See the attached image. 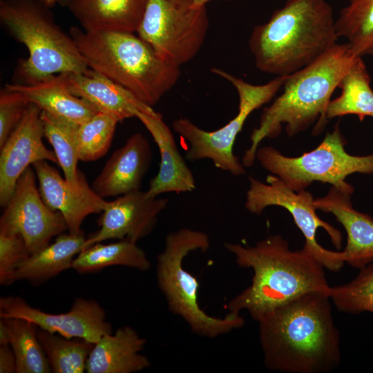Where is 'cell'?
I'll list each match as a JSON object with an SVG mask.
<instances>
[{
  "instance_id": "obj_1",
  "label": "cell",
  "mask_w": 373,
  "mask_h": 373,
  "mask_svg": "<svg viewBox=\"0 0 373 373\" xmlns=\"http://www.w3.org/2000/svg\"><path fill=\"white\" fill-rule=\"evenodd\" d=\"M265 366L284 373H325L341 363L329 294H304L255 321Z\"/></svg>"
},
{
  "instance_id": "obj_2",
  "label": "cell",
  "mask_w": 373,
  "mask_h": 373,
  "mask_svg": "<svg viewBox=\"0 0 373 373\" xmlns=\"http://www.w3.org/2000/svg\"><path fill=\"white\" fill-rule=\"evenodd\" d=\"M238 266L254 271L251 285L227 304L229 312L247 310L256 321L264 312L304 294H329L324 266L306 249L292 251L280 236H269L254 246L225 242Z\"/></svg>"
},
{
  "instance_id": "obj_3",
  "label": "cell",
  "mask_w": 373,
  "mask_h": 373,
  "mask_svg": "<svg viewBox=\"0 0 373 373\" xmlns=\"http://www.w3.org/2000/svg\"><path fill=\"white\" fill-rule=\"evenodd\" d=\"M333 9L326 0H287L249 40L256 68L287 76L314 62L337 44Z\"/></svg>"
},
{
  "instance_id": "obj_4",
  "label": "cell",
  "mask_w": 373,
  "mask_h": 373,
  "mask_svg": "<svg viewBox=\"0 0 373 373\" xmlns=\"http://www.w3.org/2000/svg\"><path fill=\"white\" fill-rule=\"evenodd\" d=\"M357 57L347 43L336 44L312 64L286 76L282 94L263 110L259 126L251 133L242 164L252 166L260 142L277 137L283 124L291 137L317 121L314 131L321 133L331 96Z\"/></svg>"
},
{
  "instance_id": "obj_5",
  "label": "cell",
  "mask_w": 373,
  "mask_h": 373,
  "mask_svg": "<svg viewBox=\"0 0 373 373\" xmlns=\"http://www.w3.org/2000/svg\"><path fill=\"white\" fill-rule=\"evenodd\" d=\"M69 35L87 66L153 106L178 82L180 67L160 55L134 33L88 31Z\"/></svg>"
},
{
  "instance_id": "obj_6",
  "label": "cell",
  "mask_w": 373,
  "mask_h": 373,
  "mask_svg": "<svg viewBox=\"0 0 373 373\" xmlns=\"http://www.w3.org/2000/svg\"><path fill=\"white\" fill-rule=\"evenodd\" d=\"M48 6L39 0H1L0 21L29 56L21 60L16 76L30 84L64 73L89 70L76 44L55 22Z\"/></svg>"
},
{
  "instance_id": "obj_7",
  "label": "cell",
  "mask_w": 373,
  "mask_h": 373,
  "mask_svg": "<svg viewBox=\"0 0 373 373\" xmlns=\"http://www.w3.org/2000/svg\"><path fill=\"white\" fill-rule=\"evenodd\" d=\"M209 247V238L203 231L181 228L170 232L157 256L156 278L169 311L181 317L194 334L213 338L242 327L245 320L232 312L224 318L211 316L199 305L198 281L184 268L183 260L190 252Z\"/></svg>"
},
{
  "instance_id": "obj_8",
  "label": "cell",
  "mask_w": 373,
  "mask_h": 373,
  "mask_svg": "<svg viewBox=\"0 0 373 373\" xmlns=\"http://www.w3.org/2000/svg\"><path fill=\"white\" fill-rule=\"evenodd\" d=\"M345 144L336 125L315 149L300 156H285L272 146H264L258 149L256 159L296 192L305 190L313 182H321L353 194L354 187L345 178L354 173H373V153L352 155L345 151Z\"/></svg>"
},
{
  "instance_id": "obj_9",
  "label": "cell",
  "mask_w": 373,
  "mask_h": 373,
  "mask_svg": "<svg viewBox=\"0 0 373 373\" xmlns=\"http://www.w3.org/2000/svg\"><path fill=\"white\" fill-rule=\"evenodd\" d=\"M211 71L227 79L236 89L239 97L237 115L213 131L203 130L187 118L175 119L172 128L188 142V160L209 159L217 168L240 176L245 173V170L233 151L236 138L249 115L268 103L283 87L286 76H277L265 84L254 85L220 68H212Z\"/></svg>"
},
{
  "instance_id": "obj_10",
  "label": "cell",
  "mask_w": 373,
  "mask_h": 373,
  "mask_svg": "<svg viewBox=\"0 0 373 373\" xmlns=\"http://www.w3.org/2000/svg\"><path fill=\"white\" fill-rule=\"evenodd\" d=\"M209 28L206 6L193 0H148L137 35L178 66L192 60Z\"/></svg>"
},
{
  "instance_id": "obj_11",
  "label": "cell",
  "mask_w": 373,
  "mask_h": 373,
  "mask_svg": "<svg viewBox=\"0 0 373 373\" xmlns=\"http://www.w3.org/2000/svg\"><path fill=\"white\" fill-rule=\"evenodd\" d=\"M249 179L250 185L245 203L247 210L260 215L269 206L285 208L292 216L294 222L305 238L303 247L325 268L332 271L341 269L345 263L341 251H333L321 247L316 240V233L318 228H323L338 249L341 246V234L338 229L317 216L314 199L309 192L305 190L296 192L274 175H269L267 178V183L253 177Z\"/></svg>"
},
{
  "instance_id": "obj_12",
  "label": "cell",
  "mask_w": 373,
  "mask_h": 373,
  "mask_svg": "<svg viewBox=\"0 0 373 373\" xmlns=\"http://www.w3.org/2000/svg\"><path fill=\"white\" fill-rule=\"evenodd\" d=\"M36 177L30 166L25 170L0 218V233L21 236L30 254L68 230L63 215L50 209L41 198Z\"/></svg>"
},
{
  "instance_id": "obj_13",
  "label": "cell",
  "mask_w": 373,
  "mask_h": 373,
  "mask_svg": "<svg viewBox=\"0 0 373 373\" xmlns=\"http://www.w3.org/2000/svg\"><path fill=\"white\" fill-rule=\"evenodd\" d=\"M0 318H23L48 332L93 343L112 333L102 307L95 300L84 298H75L66 313L50 314L30 306L19 296H3L0 298Z\"/></svg>"
},
{
  "instance_id": "obj_14",
  "label": "cell",
  "mask_w": 373,
  "mask_h": 373,
  "mask_svg": "<svg viewBox=\"0 0 373 373\" xmlns=\"http://www.w3.org/2000/svg\"><path fill=\"white\" fill-rule=\"evenodd\" d=\"M41 109L30 103L21 121L0 146V204L5 207L18 179L25 170L40 160L58 164L54 151L46 148Z\"/></svg>"
},
{
  "instance_id": "obj_15",
  "label": "cell",
  "mask_w": 373,
  "mask_h": 373,
  "mask_svg": "<svg viewBox=\"0 0 373 373\" xmlns=\"http://www.w3.org/2000/svg\"><path fill=\"white\" fill-rule=\"evenodd\" d=\"M168 202L166 198H149L140 190L108 201L99 220V230L86 238L84 249L110 239L137 243L153 231Z\"/></svg>"
},
{
  "instance_id": "obj_16",
  "label": "cell",
  "mask_w": 373,
  "mask_h": 373,
  "mask_svg": "<svg viewBox=\"0 0 373 373\" xmlns=\"http://www.w3.org/2000/svg\"><path fill=\"white\" fill-rule=\"evenodd\" d=\"M32 165L41 198L50 209L63 215L69 233L82 231L81 227L84 219L90 214L102 213L106 207L108 201L94 191L81 171L79 170V182L72 184L46 160Z\"/></svg>"
},
{
  "instance_id": "obj_17",
  "label": "cell",
  "mask_w": 373,
  "mask_h": 373,
  "mask_svg": "<svg viewBox=\"0 0 373 373\" xmlns=\"http://www.w3.org/2000/svg\"><path fill=\"white\" fill-rule=\"evenodd\" d=\"M151 160L148 140L141 133H135L112 153L91 187L104 199L139 191Z\"/></svg>"
},
{
  "instance_id": "obj_18",
  "label": "cell",
  "mask_w": 373,
  "mask_h": 373,
  "mask_svg": "<svg viewBox=\"0 0 373 373\" xmlns=\"http://www.w3.org/2000/svg\"><path fill=\"white\" fill-rule=\"evenodd\" d=\"M55 76L70 93L119 122L136 117L140 112L155 111L122 86L91 69L86 73H64Z\"/></svg>"
},
{
  "instance_id": "obj_19",
  "label": "cell",
  "mask_w": 373,
  "mask_h": 373,
  "mask_svg": "<svg viewBox=\"0 0 373 373\" xmlns=\"http://www.w3.org/2000/svg\"><path fill=\"white\" fill-rule=\"evenodd\" d=\"M352 195L332 186L325 196L314 199V206L332 213L343 225L347 233L343 259L360 269L373 262V218L353 207Z\"/></svg>"
},
{
  "instance_id": "obj_20",
  "label": "cell",
  "mask_w": 373,
  "mask_h": 373,
  "mask_svg": "<svg viewBox=\"0 0 373 373\" xmlns=\"http://www.w3.org/2000/svg\"><path fill=\"white\" fill-rule=\"evenodd\" d=\"M136 117L152 135L160 154L159 171L151 180L146 191L148 197L157 198L169 192L193 191L195 184L193 173L179 153L173 135L162 115L155 111L140 112Z\"/></svg>"
},
{
  "instance_id": "obj_21",
  "label": "cell",
  "mask_w": 373,
  "mask_h": 373,
  "mask_svg": "<svg viewBox=\"0 0 373 373\" xmlns=\"http://www.w3.org/2000/svg\"><path fill=\"white\" fill-rule=\"evenodd\" d=\"M146 341L131 326L106 334L94 345L88 356L87 373H134L151 366L140 352Z\"/></svg>"
},
{
  "instance_id": "obj_22",
  "label": "cell",
  "mask_w": 373,
  "mask_h": 373,
  "mask_svg": "<svg viewBox=\"0 0 373 373\" xmlns=\"http://www.w3.org/2000/svg\"><path fill=\"white\" fill-rule=\"evenodd\" d=\"M148 0H67L65 6L88 31L137 32Z\"/></svg>"
},
{
  "instance_id": "obj_23",
  "label": "cell",
  "mask_w": 373,
  "mask_h": 373,
  "mask_svg": "<svg viewBox=\"0 0 373 373\" xmlns=\"http://www.w3.org/2000/svg\"><path fill=\"white\" fill-rule=\"evenodd\" d=\"M86 240L83 231L59 234L55 242L30 254L19 265L15 282L25 280L39 285L71 268L74 258L84 249Z\"/></svg>"
},
{
  "instance_id": "obj_24",
  "label": "cell",
  "mask_w": 373,
  "mask_h": 373,
  "mask_svg": "<svg viewBox=\"0 0 373 373\" xmlns=\"http://www.w3.org/2000/svg\"><path fill=\"white\" fill-rule=\"evenodd\" d=\"M6 86L22 93L30 103L41 111L79 125L99 112L90 103L62 86L55 75L30 84L13 83Z\"/></svg>"
},
{
  "instance_id": "obj_25",
  "label": "cell",
  "mask_w": 373,
  "mask_h": 373,
  "mask_svg": "<svg viewBox=\"0 0 373 373\" xmlns=\"http://www.w3.org/2000/svg\"><path fill=\"white\" fill-rule=\"evenodd\" d=\"M338 87L341 93L329 101L325 113L327 119L346 115H355L360 121L373 117V90L361 57H357L350 67Z\"/></svg>"
},
{
  "instance_id": "obj_26",
  "label": "cell",
  "mask_w": 373,
  "mask_h": 373,
  "mask_svg": "<svg viewBox=\"0 0 373 373\" xmlns=\"http://www.w3.org/2000/svg\"><path fill=\"white\" fill-rule=\"evenodd\" d=\"M115 265L142 271L151 267L146 253L136 243L120 240L109 244L98 242L83 249L74 258L71 268L79 274H86Z\"/></svg>"
},
{
  "instance_id": "obj_27",
  "label": "cell",
  "mask_w": 373,
  "mask_h": 373,
  "mask_svg": "<svg viewBox=\"0 0 373 373\" xmlns=\"http://www.w3.org/2000/svg\"><path fill=\"white\" fill-rule=\"evenodd\" d=\"M16 358L17 373H49L51 369L37 336L38 326L20 318H1Z\"/></svg>"
},
{
  "instance_id": "obj_28",
  "label": "cell",
  "mask_w": 373,
  "mask_h": 373,
  "mask_svg": "<svg viewBox=\"0 0 373 373\" xmlns=\"http://www.w3.org/2000/svg\"><path fill=\"white\" fill-rule=\"evenodd\" d=\"M336 34L358 57L373 55V0H349L335 21Z\"/></svg>"
},
{
  "instance_id": "obj_29",
  "label": "cell",
  "mask_w": 373,
  "mask_h": 373,
  "mask_svg": "<svg viewBox=\"0 0 373 373\" xmlns=\"http://www.w3.org/2000/svg\"><path fill=\"white\" fill-rule=\"evenodd\" d=\"M44 135L53 147L64 178L72 184L79 182L78 129L79 125L41 111Z\"/></svg>"
},
{
  "instance_id": "obj_30",
  "label": "cell",
  "mask_w": 373,
  "mask_h": 373,
  "mask_svg": "<svg viewBox=\"0 0 373 373\" xmlns=\"http://www.w3.org/2000/svg\"><path fill=\"white\" fill-rule=\"evenodd\" d=\"M37 336L53 373H83L95 343L38 328Z\"/></svg>"
},
{
  "instance_id": "obj_31",
  "label": "cell",
  "mask_w": 373,
  "mask_h": 373,
  "mask_svg": "<svg viewBox=\"0 0 373 373\" xmlns=\"http://www.w3.org/2000/svg\"><path fill=\"white\" fill-rule=\"evenodd\" d=\"M359 270L350 283L331 287L329 297L339 311L352 314L363 312L373 314V263Z\"/></svg>"
},
{
  "instance_id": "obj_32",
  "label": "cell",
  "mask_w": 373,
  "mask_h": 373,
  "mask_svg": "<svg viewBox=\"0 0 373 373\" xmlns=\"http://www.w3.org/2000/svg\"><path fill=\"white\" fill-rule=\"evenodd\" d=\"M119 121L104 113L99 112L79 126V159L95 161L108 151Z\"/></svg>"
},
{
  "instance_id": "obj_33",
  "label": "cell",
  "mask_w": 373,
  "mask_h": 373,
  "mask_svg": "<svg viewBox=\"0 0 373 373\" xmlns=\"http://www.w3.org/2000/svg\"><path fill=\"white\" fill-rule=\"evenodd\" d=\"M30 253L19 235L0 233V284L9 285L15 282L19 265Z\"/></svg>"
},
{
  "instance_id": "obj_34",
  "label": "cell",
  "mask_w": 373,
  "mask_h": 373,
  "mask_svg": "<svg viewBox=\"0 0 373 373\" xmlns=\"http://www.w3.org/2000/svg\"><path fill=\"white\" fill-rule=\"evenodd\" d=\"M30 102L21 92L6 86L0 93V146L23 117Z\"/></svg>"
},
{
  "instance_id": "obj_35",
  "label": "cell",
  "mask_w": 373,
  "mask_h": 373,
  "mask_svg": "<svg viewBox=\"0 0 373 373\" xmlns=\"http://www.w3.org/2000/svg\"><path fill=\"white\" fill-rule=\"evenodd\" d=\"M17 372L16 358L9 345H0V373Z\"/></svg>"
},
{
  "instance_id": "obj_36",
  "label": "cell",
  "mask_w": 373,
  "mask_h": 373,
  "mask_svg": "<svg viewBox=\"0 0 373 373\" xmlns=\"http://www.w3.org/2000/svg\"><path fill=\"white\" fill-rule=\"evenodd\" d=\"M210 1H212V0H193L194 4L197 6H206V3L209 2ZM224 1H231L233 0H224Z\"/></svg>"
},
{
  "instance_id": "obj_37",
  "label": "cell",
  "mask_w": 373,
  "mask_h": 373,
  "mask_svg": "<svg viewBox=\"0 0 373 373\" xmlns=\"http://www.w3.org/2000/svg\"><path fill=\"white\" fill-rule=\"evenodd\" d=\"M44 4H46L48 7H51L54 6L57 2H58V0H39Z\"/></svg>"
},
{
  "instance_id": "obj_38",
  "label": "cell",
  "mask_w": 373,
  "mask_h": 373,
  "mask_svg": "<svg viewBox=\"0 0 373 373\" xmlns=\"http://www.w3.org/2000/svg\"><path fill=\"white\" fill-rule=\"evenodd\" d=\"M67 0H58V2L59 3H60L61 5L64 6L65 5L64 3H66Z\"/></svg>"
}]
</instances>
